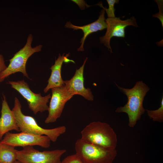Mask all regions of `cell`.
I'll list each match as a JSON object with an SVG mask.
<instances>
[{
	"label": "cell",
	"mask_w": 163,
	"mask_h": 163,
	"mask_svg": "<svg viewBox=\"0 0 163 163\" xmlns=\"http://www.w3.org/2000/svg\"><path fill=\"white\" fill-rule=\"evenodd\" d=\"M66 151L65 149L40 151L33 146H27L17 150V160L20 163H60L61 156Z\"/></svg>",
	"instance_id": "obj_6"
},
{
	"label": "cell",
	"mask_w": 163,
	"mask_h": 163,
	"mask_svg": "<svg viewBox=\"0 0 163 163\" xmlns=\"http://www.w3.org/2000/svg\"><path fill=\"white\" fill-rule=\"evenodd\" d=\"M17 150L14 146L0 143V163H14Z\"/></svg>",
	"instance_id": "obj_15"
},
{
	"label": "cell",
	"mask_w": 163,
	"mask_h": 163,
	"mask_svg": "<svg viewBox=\"0 0 163 163\" xmlns=\"http://www.w3.org/2000/svg\"><path fill=\"white\" fill-rule=\"evenodd\" d=\"M50 138L45 135H37L23 132L18 133H12L9 132L5 133L0 143L14 147L38 145L47 148L50 146Z\"/></svg>",
	"instance_id": "obj_8"
},
{
	"label": "cell",
	"mask_w": 163,
	"mask_h": 163,
	"mask_svg": "<svg viewBox=\"0 0 163 163\" xmlns=\"http://www.w3.org/2000/svg\"><path fill=\"white\" fill-rule=\"evenodd\" d=\"M3 56L0 54V74L7 68Z\"/></svg>",
	"instance_id": "obj_20"
},
{
	"label": "cell",
	"mask_w": 163,
	"mask_h": 163,
	"mask_svg": "<svg viewBox=\"0 0 163 163\" xmlns=\"http://www.w3.org/2000/svg\"><path fill=\"white\" fill-rule=\"evenodd\" d=\"M72 1L77 4L81 10L84 9L85 5H87L85 1L84 0H72Z\"/></svg>",
	"instance_id": "obj_21"
},
{
	"label": "cell",
	"mask_w": 163,
	"mask_h": 163,
	"mask_svg": "<svg viewBox=\"0 0 163 163\" xmlns=\"http://www.w3.org/2000/svg\"><path fill=\"white\" fill-rule=\"evenodd\" d=\"M101 7L103 8L101 10L99 18L94 22L82 26L75 25L70 21H68L66 23L65 26L66 28L73 29V30L80 29L83 32V36L80 41L81 46L77 49L78 51H84V45L85 41L88 35L93 33L99 30H102L107 28V25L104 17L105 10L102 5Z\"/></svg>",
	"instance_id": "obj_12"
},
{
	"label": "cell",
	"mask_w": 163,
	"mask_h": 163,
	"mask_svg": "<svg viewBox=\"0 0 163 163\" xmlns=\"http://www.w3.org/2000/svg\"><path fill=\"white\" fill-rule=\"evenodd\" d=\"M3 95V99L0 118V140L2 139L4 135L10 131H20L14 113L10 109L5 96Z\"/></svg>",
	"instance_id": "obj_13"
},
{
	"label": "cell",
	"mask_w": 163,
	"mask_h": 163,
	"mask_svg": "<svg viewBox=\"0 0 163 163\" xmlns=\"http://www.w3.org/2000/svg\"><path fill=\"white\" fill-rule=\"evenodd\" d=\"M52 96L48 108V114L46 123H54L59 118L65 105L73 96L66 89L65 85L51 89Z\"/></svg>",
	"instance_id": "obj_9"
},
{
	"label": "cell",
	"mask_w": 163,
	"mask_h": 163,
	"mask_svg": "<svg viewBox=\"0 0 163 163\" xmlns=\"http://www.w3.org/2000/svg\"><path fill=\"white\" fill-rule=\"evenodd\" d=\"M33 40V35L30 34L24 46L9 60L8 66L0 74V82H3L10 75L17 72H21L24 76L29 78L26 68L27 60L34 53L40 51L43 47L42 45H39L32 47L31 44Z\"/></svg>",
	"instance_id": "obj_5"
},
{
	"label": "cell",
	"mask_w": 163,
	"mask_h": 163,
	"mask_svg": "<svg viewBox=\"0 0 163 163\" xmlns=\"http://www.w3.org/2000/svg\"><path fill=\"white\" fill-rule=\"evenodd\" d=\"M87 59V57L82 66L76 70L73 77L69 80L64 81V83L66 90L73 96L80 95L86 99L92 101L93 100L94 96L91 90L85 88L84 85V69Z\"/></svg>",
	"instance_id": "obj_11"
},
{
	"label": "cell",
	"mask_w": 163,
	"mask_h": 163,
	"mask_svg": "<svg viewBox=\"0 0 163 163\" xmlns=\"http://www.w3.org/2000/svg\"><path fill=\"white\" fill-rule=\"evenodd\" d=\"M14 163H20L18 161H16Z\"/></svg>",
	"instance_id": "obj_22"
},
{
	"label": "cell",
	"mask_w": 163,
	"mask_h": 163,
	"mask_svg": "<svg viewBox=\"0 0 163 163\" xmlns=\"http://www.w3.org/2000/svg\"><path fill=\"white\" fill-rule=\"evenodd\" d=\"M148 116L154 121L161 123L163 121V97L161 101V105L158 109L155 110H146Z\"/></svg>",
	"instance_id": "obj_16"
},
{
	"label": "cell",
	"mask_w": 163,
	"mask_h": 163,
	"mask_svg": "<svg viewBox=\"0 0 163 163\" xmlns=\"http://www.w3.org/2000/svg\"><path fill=\"white\" fill-rule=\"evenodd\" d=\"M107 1L109 6L108 8H103L107 14L108 18H114L115 17L114 14L115 9L114 8L115 3H118L119 0H107Z\"/></svg>",
	"instance_id": "obj_17"
},
{
	"label": "cell",
	"mask_w": 163,
	"mask_h": 163,
	"mask_svg": "<svg viewBox=\"0 0 163 163\" xmlns=\"http://www.w3.org/2000/svg\"><path fill=\"white\" fill-rule=\"evenodd\" d=\"M60 163H85L76 154L69 155L65 158Z\"/></svg>",
	"instance_id": "obj_18"
},
{
	"label": "cell",
	"mask_w": 163,
	"mask_h": 163,
	"mask_svg": "<svg viewBox=\"0 0 163 163\" xmlns=\"http://www.w3.org/2000/svg\"><path fill=\"white\" fill-rule=\"evenodd\" d=\"M81 133V139L85 142L109 149H116L117 142L116 134L106 123L92 122L86 125Z\"/></svg>",
	"instance_id": "obj_2"
},
{
	"label": "cell",
	"mask_w": 163,
	"mask_h": 163,
	"mask_svg": "<svg viewBox=\"0 0 163 163\" xmlns=\"http://www.w3.org/2000/svg\"><path fill=\"white\" fill-rule=\"evenodd\" d=\"M64 54V53L61 56L60 54H59L58 58L55 60V64L50 68L51 70V73L48 80V84L44 89V93L47 92L52 88L65 85L64 81L62 80L61 76V69L62 63L64 62L66 63L71 62L75 63V62L68 58V57L70 56L69 53L65 56Z\"/></svg>",
	"instance_id": "obj_14"
},
{
	"label": "cell",
	"mask_w": 163,
	"mask_h": 163,
	"mask_svg": "<svg viewBox=\"0 0 163 163\" xmlns=\"http://www.w3.org/2000/svg\"><path fill=\"white\" fill-rule=\"evenodd\" d=\"M76 154L85 163H112L117 155L116 149H109L78 139L75 144Z\"/></svg>",
	"instance_id": "obj_4"
},
{
	"label": "cell",
	"mask_w": 163,
	"mask_h": 163,
	"mask_svg": "<svg viewBox=\"0 0 163 163\" xmlns=\"http://www.w3.org/2000/svg\"><path fill=\"white\" fill-rule=\"evenodd\" d=\"M7 83L11 85L12 88L17 91L27 100L29 108L34 114L48 110L49 106L47 103L51 97L50 94L42 97L40 93H34L30 89L27 83L24 80L9 81Z\"/></svg>",
	"instance_id": "obj_7"
},
{
	"label": "cell",
	"mask_w": 163,
	"mask_h": 163,
	"mask_svg": "<svg viewBox=\"0 0 163 163\" xmlns=\"http://www.w3.org/2000/svg\"><path fill=\"white\" fill-rule=\"evenodd\" d=\"M107 25L105 35L99 38L100 43H103L111 53L110 40L113 37L124 38L125 37V30L129 25L137 27L136 19L134 16L125 20H122L119 18H107L105 19Z\"/></svg>",
	"instance_id": "obj_10"
},
{
	"label": "cell",
	"mask_w": 163,
	"mask_h": 163,
	"mask_svg": "<svg viewBox=\"0 0 163 163\" xmlns=\"http://www.w3.org/2000/svg\"><path fill=\"white\" fill-rule=\"evenodd\" d=\"M116 84L126 95L128 101L124 106L118 107L115 112L126 113L129 118L128 126L133 127L137 121L140 119L141 115L145 113V110L143 106V101L150 88L142 81L137 82L131 89L124 88Z\"/></svg>",
	"instance_id": "obj_1"
},
{
	"label": "cell",
	"mask_w": 163,
	"mask_h": 163,
	"mask_svg": "<svg viewBox=\"0 0 163 163\" xmlns=\"http://www.w3.org/2000/svg\"><path fill=\"white\" fill-rule=\"evenodd\" d=\"M159 9V12L153 15V17L158 18L160 21L162 26H163V1L156 0Z\"/></svg>",
	"instance_id": "obj_19"
},
{
	"label": "cell",
	"mask_w": 163,
	"mask_h": 163,
	"mask_svg": "<svg viewBox=\"0 0 163 163\" xmlns=\"http://www.w3.org/2000/svg\"><path fill=\"white\" fill-rule=\"evenodd\" d=\"M21 108L20 101L15 97L14 106L12 110L21 132L37 135H44L47 136L51 141L54 142L57 140L60 136L65 132L66 128L63 126L51 129H46L40 127L33 117L24 115L21 111Z\"/></svg>",
	"instance_id": "obj_3"
}]
</instances>
